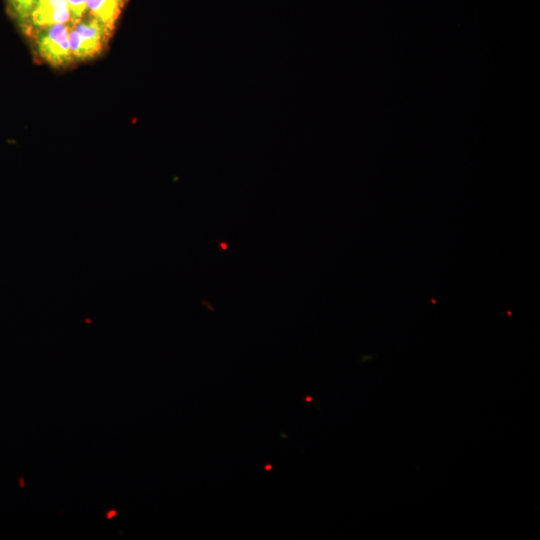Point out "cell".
I'll use <instances>...</instances> for the list:
<instances>
[{"mask_svg": "<svg viewBox=\"0 0 540 540\" xmlns=\"http://www.w3.org/2000/svg\"><path fill=\"white\" fill-rule=\"evenodd\" d=\"M110 35L105 26L93 17L72 25L69 44L73 59L94 58L100 54Z\"/></svg>", "mask_w": 540, "mask_h": 540, "instance_id": "6da1fadb", "label": "cell"}, {"mask_svg": "<svg viewBox=\"0 0 540 540\" xmlns=\"http://www.w3.org/2000/svg\"><path fill=\"white\" fill-rule=\"evenodd\" d=\"M40 0H6L7 9L19 27L25 31L31 12Z\"/></svg>", "mask_w": 540, "mask_h": 540, "instance_id": "5b68a950", "label": "cell"}, {"mask_svg": "<svg viewBox=\"0 0 540 540\" xmlns=\"http://www.w3.org/2000/svg\"><path fill=\"white\" fill-rule=\"evenodd\" d=\"M71 15V24L74 25L83 19V16L88 11L86 0H67Z\"/></svg>", "mask_w": 540, "mask_h": 540, "instance_id": "8992f818", "label": "cell"}, {"mask_svg": "<svg viewBox=\"0 0 540 540\" xmlns=\"http://www.w3.org/2000/svg\"><path fill=\"white\" fill-rule=\"evenodd\" d=\"M71 27L72 24H58L35 33L39 55L53 67L66 66L73 60L69 44Z\"/></svg>", "mask_w": 540, "mask_h": 540, "instance_id": "7a4b0ae2", "label": "cell"}, {"mask_svg": "<svg viewBox=\"0 0 540 540\" xmlns=\"http://www.w3.org/2000/svg\"><path fill=\"white\" fill-rule=\"evenodd\" d=\"M126 0H86L91 17L100 21L112 34Z\"/></svg>", "mask_w": 540, "mask_h": 540, "instance_id": "277c9868", "label": "cell"}, {"mask_svg": "<svg viewBox=\"0 0 540 540\" xmlns=\"http://www.w3.org/2000/svg\"><path fill=\"white\" fill-rule=\"evenodd\" d=\"M69 22L71 15L67 0H40L31 12L24 32L31 35L43 28Z\"/></svg>", "mask_w": 540, "mask_h": 540, "instance_id": "3957f363", "label": "cell"}]
</instances>
